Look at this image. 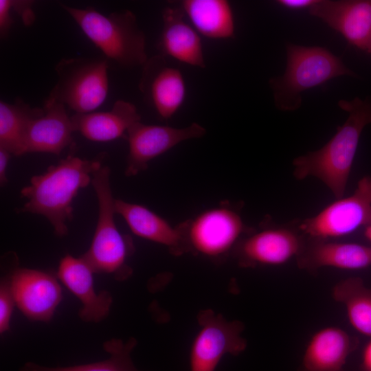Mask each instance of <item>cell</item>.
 <instances>
[{"label": "cell", "instance_id": "23", "mask_svg": "<svg viewBox=\"0 0 371 371\" xmlns=\"http://www.w3.org/2000/svg\"><path fill=\"white\" fill-rule=\"evenodd\" d=\"M43 112L20 98L13 103L0 101V148L10 154H25V144L31 122Z\"/></svg>", "mask_w": 371, "mask_h": 371}, {"label": "cell", "instance_id": "15", "mask_svg": "<svg viewBox=\"0 0 371 371\" xmlns=\"http://www.w3.org/2000/svg\"><path fill=\"white\" fill-rule=\"evenodd\" d=\"M93 273L82 256L76 258L67 254L59 262L56 276L82 302L80 318L86 322L97 323L109 315L113 298L107 291L95 292Z\"/></svg>", "mask_w": 371, "mask_h": 371}, {"label": "cell", "instance_id": "20", "mask_svg": "<svg viewBox=\"0 0 371 371\" xmlns=\"http://www.w3.org/2000/svg\"><path fill=\"white\" fill-rule=\"evenodd\" d=\"M356 345L343 328H322L312 335L306 346L302 371H342Z\"/></svg>", "mask_w": 371, "mask_h": 371}, {"label": "cell", "instance_id": "16", "mask_svg": "<svg viewBox=\"0 0 371 371\" xmlns=\"http://www.w3.org/2000/svg\"><path fill=\"white\" fill-rule=\"evenodd\" d=\"M186 19L180 5L164 8L159 54L203 69L206 65L200 34Z\"/></svg>", "mask_w": 371, "mask_h": 371}, {"label": "cell", "instance_id": "11", "mask_svg": "<svg viewBox=\"0 0 371 371\" xmlns=\"http://www.w3.org/2000/svg\"><path fill=\"white\" fill-rule=\"evenodd\" d=\"M205 133L206 129L196 122L182 128L136 122L124 137L128 144L124 175H137L148 168L151 160L184 141L204 136Z\"/></svg>", "mask_w": 371, "mask_h": 371}, {"label": "cell", "instance_id": "28", "mask_svg": "<svg viewBox=\"0 0 371 371\" xmlns=\"http://www.w3.org/2000/svg\"><path fill=\"white\" fill-rule=\"evenodd\" d=\"M11 0H0V36L5 39L14 23L11 15Z\"/></svg>", "mask_w": 371, "mask_h": 371}, {"label": "cell", "instance_id": "4", "mask_svg": "<svg viewBox=\"0 0 371 371\" xmlns=\"http://www.w3.org/2000/svg\"><path fill=\"white\" fill-rule=\"evenodd\" d=\"M111 170L102 166L93 175L91 185L98 203V218L89 249L81 256L94 273L127 279L133 272L127 259L134 251L132 239L122 234L115 221V200L110 183Z\"/></svg>", "mask_w": 371, "mask_h": 371}, {"label": "cell", "instance_id": "29", "mask_svg": "<svg viewBox=\"0 0 371 371\" xmlns=\"http://www.w3.org/2000/svg\"><path fill=\"white\" fill-rule=\"evenodd\" d=\"M318 0H279L278 3L283 7L299 10L304 8H310L315 5Z\"/></svg>", "mask_w": 371, "mask_h": 371}, {"label": "cell", "instance_id": "9", "mask_svg": "<svg viewBox=\"0 0 371 371\" xmlns=\"http://www.w3.org/2000/svg\"><path fill=\"white\" fill-rule=\"evenodd\" d=\"M197 321L199 329L190 351V371H215L224 355L236 356L245 350L240 321H229L212 309L201 311Z\"/></svg>", "mask_w": 371, "mask_h": 371}, {"label": "cell", "instance_id": "8", "mask_svg": "<svg viewBox=\"0 0 371 371\" xmlns=\"http://www.w3.org/2000/svg\"><path fill=\"white\" fill-rule=\"evenodd\" d=\"M371 225V177L364 176L352 194L337 199L316 215L297 223L306 236L328 240Z\"/></svg>", "mask_w": 371, "mask_h": 371}, {"label": "cell", "instance_id": "25", "mask_svg": "<svg viewBox=\"0 0 371 371\" xmlns=\"http://www.w3.org/2000/svg\"><path fill=\"white\" fill-rule=\"evenodd\" d=\"M137 345V340L131 337L126 341L111 339L103 344L109 357L104 361L69 367H47L33 362H27L19 371H142L135 368L131 354Z\"/></svg>", "mask_w": 371, "mask_h": 371}, {"label": "cell", "instance_id": "7", "mask_svg": "<svg viewBox=\"0 0 371 371\" xmlns=\"http://www.w3.org/2000/svg\"><path fill=\"white\" fill-rule=\"evenodd\" d=\"M109 67L104 57L63 58L55 66L57 80L49 97L74 113L95 111L108 95Z\"/></svg>", "mask_w": 371, "mask_h": 371}, {"label": "cell", "instance_id": "2", "mask_svg": "<svg viewBox=\"0 0 371 371\" xmlns=\"http://www.w3.org/2000/svg\"><path fill=\"white\" fill-rule=\"evenodd\" d=\"M348 117L335 135L321 148L293 161V175L299 180L314 177L322 181L336 199L343 197L363 129L371 124V103L355 98L340 100Z\"/></svg>", "mask_w": 371, "mask_h": 371}, {"label": "cell", "instance_id": "10", "mask_svg": "<svg viewBox=\"0 0 371 371\" xmlns=\"http://www.w3.org/2000/svg\"><path fill=\"white\" fill-rule=\"evenodd\" d=\"M262 224L251 229L239 242L232 255L243 267L278 266L296 258L306 236L295 227Z\"/></svg>", "mask_w": 371, "mask_h": 371}, {"label": "cell", "instance_id": "12", "mask_svg": "<svg viewBox=\"0 0 371 371\" xmlns=\"http://www.w3.org/2000/svg\"><path fill=\"white\" fill-rule=\"evenodd\" d=\"M10 282L15 304L28 319L46 322L52 318L63 297L56 276L17 265L11 271Z\"/></svg>", "mask_w": 371, "mask_h": 371}, {"label": "cell", "instance_id": "30", "mask_svg": "<svg viewBox=\"0 0 371 371\" xmlns=\"http://www.w3.org/2000/svg\"><path fill=\"white\" fill-rule=\"evenodd\" d=\"M11 155L6 150L0 148V184L1 186H5L8 182L6 171Z\"/></svg>", "mask_w": 371, "mask_h": 371}, {"label": "cell", "instance_id": "6", "mask_svg": "<svg viewBox=\"0 0 371 371\" xmlns=\"http://www.w3.org/2000/svg\"><path fill=\"white\" fill-rule=\"evenodd\" d=\"M188 253L223 261L252 228L245 225L240 207L229 201L180 223Z\"/></svg>", "mask_w": 371, "mask_h": 371}, {"label": "cell", "instance_id": "3", "mask_svg": "<svg viewBox=\"0 0 371 371\" xmlns=\"http://www.w3.org/2000/svg\"><path fill=\"white\" fill-rule=\"evenodd\" d=\"M60 5L109 63L130 69L143 67L148 60L146 36L132 11L104 14L93 7Z\"/></svg>", "mask_w": 371, "mask_h": 371}, {"label": "cell", "instance_id": "22", "mask_svg": "<svg viewBox=\"0 0 371 371\" xmlns=\"http://www.w3.org/2000/svg\"><path fill=\"white\" fill-rule=\"evenodd\" d=\"M189 23L203 36L215 40L235 36V21L227 0H183L179 3Z\"/></svg>", "mask_w": 371, "mask_h": 371}, {"label": "cell", "instance_id": "31", "mask_svg": "<svg viewBox=\"0 0 371 371\" xmlns=\"http://www.w3.org/2000/svg\"><path fill=\"white\" fill-rule=\"evenodd\" d=\"M361 368L363 371H371V339L366 344L363 349Z\"/></svg>", "mask_w": 371, "mask_h": 371}, {"label": "cell", "instance_id": "33", "mask_svg": "<svg viewBox=\"0 0 371 371\" xmlns=\"http://www.w3.org/2000/svg\"><path fill=\"white\" fill-rule=\"evenodd\" d=\"M367 52H368L369 54H371V43H370V46H369V47H368Z\"/></svg>", "mask_w": 371, "mask_h": 371}, {"label": "cell", "instance_id": "1", "mask_svg": "<svg viewBox=\"0 0 371 371\" xmlns=\"http://www.w3.org/2000/svg\"><path fill=\"white\" fill-rule=\"evenodd\" d=\"M103 159V153L93 159L69 155L45 172L33 176L21 190V196L27 202L19 212L43 216L56 236H66L67 223L73 218L74 199L80 189L91 184L93 175L102 166Z\"/></svg>", "mask_w": 371, "mask_h": 371}, {"label": "cell", "instance_id": "13", "mask_svg": "<svg viewBox=\"0 0 371 371\" xmlns=\"http://www.w3.org/2000/svg\"><path fill=\"white\" fill-rule=\"evenodd\" d=\"M139 81V89L147 102L163 120L172 118L183 105L186 85L182 72L168 65L157 54L148 58Z\"/></svg>", "mask_w": 371, "mask_h": 371}, {"label": "cell", "instance_id": "26", "mask_svg": "<svg viewBox=\"0 0 371 371\" xmlns=\"http://www.w3.org/2000/svg\"><path fill=\"white\" fill-rule=\"evenodd\" d=\"M7 263V269H3L4 275L0 281V333L10 330V319L15 304L13 297L10 274L12 270L18 265L19 259L15 253H6L3 258Z\"/></svg>", "mask_w": 371, "mask_h": 371}, {"label": "cell", "instance_id": "21", "mask_svg": "<svg viewBox=\"0 0 371 371\" xmlns=\"http://www.w3.org/2000/svg\"><path fill=\"white\" fill-rule=\"evenodd\" d=\"M71 120L75 131L89 140L104 142L124 137L141 116L133 104L119 100L109 111L74 113Z\"/></svg>", "mask_w": 371, "mask_h": 371}, {"label": "cell", "instance_id": "17", "mask_svg": "<svg viewBox=\"0 0 371 371\" xmlns=\"http://www.w3.org/2000/svg\"><path fill=\"white\" fill-rule=\"evenodd\" d=\"M66 106L47 97L43 112L30 123L25 144V154L45 153L60 155L69 146H74V126Z\"/></svg>", "mask_w": 371, "mask_h": 371}, {"label": "cell", "instance_id": "24", "mask_svg": "<svg viewBox=\"0 0 371 371\" xmlns=\"http://www.w3.org/2000/svg\"><path fill=\"white\" fill-rule=\"evenodd\" d=\"M333 298L341 304L352 328L362 335L371 337V288L359 277H351L335 284Z\"/></svg>", "mask_w": 371, "mask_h": 371}, {"label": "cell", "instance_id": "32", "mask_svg": "<svg viewBox=\"0 0 371 371\" xmlns=\"http://www.w3.org/2000/svg\"><path fill=\"white\" fill-rule=\"evenodd\" d=\"M364 236L371 243V225L365 228Z\"/></svg>", "mask_w": 371, "mask_h": 371}, {"label": "cell", "instance_id": "19", "mask_svg": "<svg viewBox=\"0 0 371 371\" xmlns=\"http://www.w3.org/2000/svg\"><path fill=\"white\" fill-rule=\"evenodd\" d=\"M307 237V236H306ZM296 257L298 267L306 270L333 267L359 270L371 266V247L353 243H339L307 237Z\"/></svg>", "mask_w": 371, "mask_h": 371}, {"label": "cell", "instance_id": "27", "mask_svg": "<svg viewBox=\"0 0 371 371\" xmlns=\"http://www.w3.org/2000/svg\"><path fill=\"white\" fill-rule=\"evenodd\" d=\"M34 1L26 0H11L12 10L14 11L25 25H32L36 19V15L32 9Z\"/></svg>", "mask_w": 371, "mask_h": 371}, {"label": "cell", "instance_id": "5", "mask_svg": "<svg viewBox=\"0 0 371 371\" xmlns=\"http://www.w3.org/2000/svg\"><path fill=\"white\" fill-rule=\"evenodd\" d=\"M286 56L284 74L269 80L275 104L282 111L298 109L304 91L335 77L354 74L339 57L324 47L289 44Z\"/></svg>", "mask_w": 371, "mask_h": 371}, {"label": "cell", "instance_id": "18", "mask_svg": "<svg viewBox=\"0 0 371 371\" xmlns=\"http://www.w3.org/2000/svg\"><path fill=\"white\" fill-rule=\"evenodd\" d=\"M115 210L135 235L166 247L174 256L188 253L180 223L173 226L146 206L121 199H115Z\"/></svg>", "mask_w": 371, "mask_h": 371}, {"label": "cell", "instance_id": "14", "mask_svg": "<svg viewBox=\"0 0 371 371\" xmlns=\"http://www.w3.org/2000/svg\"><path fill=\"white\" fill-rule=\"evenodd\" d=\"M309 13L363 50L371 43V0H318Z\"/></svg>", "mask_w": 371, "mask_h": 371}]
</instances>
